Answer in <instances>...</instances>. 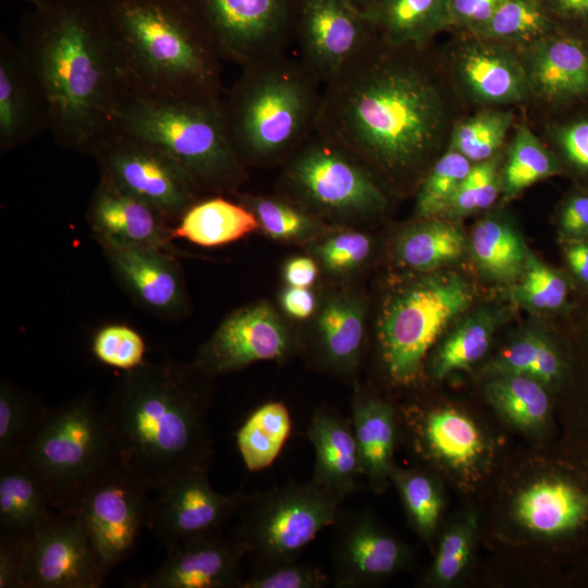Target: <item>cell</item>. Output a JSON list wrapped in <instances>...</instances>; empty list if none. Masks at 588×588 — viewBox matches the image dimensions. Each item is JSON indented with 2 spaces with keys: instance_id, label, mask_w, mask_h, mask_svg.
<instances>
[{
  "instance_id": "f1b7e54d",
  "label": "cell",
  "mask_w": 588,
  "mask_h": 588,
  "mask_svg": "<svg viewBox=\"0 0 588 588\" xmlns=\"http://www.w3.org/2000/svg\"><path fill=\"white\" fill-rule=\"evenodd\" d=\"M258 229L254 212L236 198L207 195L182 215L172 228V236L211 248L236 242Z\"/></svg>"
},
{
  "instance_id": "4316f807",
  "label": "cell",
  "mask_w": 588,
  "mask_h": 588,
  "mask_svg": "<svg viewBox=\"0 0 588 588\" xmlns=\"http://www.w3.org/2000/svg\"><path fill=\"white\" fill-rule=\"evenodd\" d=\"M365 333V310L353 294H339L322 306L316 322V351L321 364L351 377L358 367Z\"/></svg>"
},
{
  "instance_id": "f5cc1de1",
  "label": "cell",
  "mask_w": 588,
  "mask_h": 588,
  "mask_svg": "<svg viewBox=\"0 0 588 588\" xmlns=\"http://www.w3.org/2000/svg\"><path fill=\"white\" fill-rule=\"evenodd\" d=\"M542 338L528 334L504 350L492 364L497 376L524 375L530 376Z\"/></svg>"
},
{
  "instance_id": "ba28073f",
  "label": "cell",
  "mask_w": 588,
  "mask_h": 588,
  "mask_svg": "<svg viewBox=\"0 0 588 588\" xmlns=\"http://www.w3.org/2000/svg\"><path fill=\"white\" fill-rule=\"evenodd\" d=\"M473 291L454 272H428L397 290L379 321V343L385 370L397 384L419 376L425 356L448 324L471 304Z\"/></svg>"
},
{
  "instance_id": "9f6ffc18",
  "label": "cell",
  "mask_w": 588,
  "mask_h": 588,
  "mask_svg": "<svg viewBox=\"0 0 588 588\" xmlns=\"http://www.w3.org/2000/svg\"><path fill=\"white\" fill-rule=\"evenodd\" d=\"M280 303L284 313L297 320L309 318L316 309V296L310 287L287 286Z\"/></svg>"
},
{
  "instance_id": "484cf974",
  "label": "cell",
  "mask_w": 588,
  "mask_h": 588,
  "mask_svg": "<svg viewBox=\"0 0 588 588\" xmlns=\"http://www.w3.org/2000/svg\"><path fill=\"white\" fill-rule=\"evenodd\" d=\"M530 91L549 101L588 96V51L575 37L537 40L526 66Z\"/></svg>"
},
{
  "instance_id": "816d5d0a",
  "label": "cell",
  "mask_w": 588,
  "mask_h": 588,
  "mask_svg": "<svg viewBox=\"0 0 588 588\" xmlns=\"http://www.w3.org/2000/svg\"><path fill=\"white\" fill-rule=\"evenodd\" d=\"M30 539L0 535V588H24Z\"/></svg>"
},
{
  "instance_id": "f907efd6",
  "label": "cell",
  "mask_w": 588,
  "mask_h": 588,
  "mask_svg": "<svg viewBox=\"0 0 588 588\" xmlns=\"http://www.w3.org/2000/svg\"><path fill=\"white\" fill-rule=\"evenodd\" d=\"M329 583V576L320 567L294 561L253 572L242 579L238 588H321Z\"/></svg>"
},
{
  "instance_id": "8992f818",
  "label": "cell",
  "mask_w": 588,
  "mask_h": 588,
  "mask_svg": "<svg viewBox=\"0 0 588 588\" xmlns=\"http://www.w3.org/2000/svg\"><path fill=\"white\" fill-rule=\"evenodd\" d=\"M115 127L168 152L203 195L233 196L247 167L231 140L223 98H185L125 89Z\"/></svg>"
},
{
  "instance_id": "e0dca14e",
  "label": "cell",
  "mask_w": 588,
  "mask_h": 588,
  "mask_svg": "<svg viewBox=\"0 0 588 588\" xmlns=\"http://www.w3.org/2000/svg\"><path fill=\"white\" fill-rule=\"evenodd\" d=\"M117 282L142 309L176 321L189 311L180 257L158 248L95 237Z\"/></svg>"
},
{
  "instance_id": "4fadbf2b",
  "label": "cell",
  "mask_w": 588,
  "mask_h": 588,
  "mask_svg": "<svg viewBox=\"0 0 588 588\" xmlns=\"http://www.w3.org/2000/svg\"><path fill=\"white\" fill-rule=\"evenodd\" d=\"M222 60L241 68L286 53L293 0H185Z\"/></svg>"
},
{
  "instance_id": "db71d44e",
  "label": "cell",
  "mask_w": 588,
  "mask_h": 588,
  "mask_svg": "<svg viewBox=\"0 0 588 588\" xmlns=\"http://www.w3.org/2000/svg\"><path fill=\"white\" fill-rule=\"evenodd\" d=\"M553 136L566 159L588 172V118L556 127Z\"/></svg>"
},
{
  "instance_id": "d590c367",
  "label": "cell",
  "mask_w": 588,
  "mask_h": 588,
  "mask_svg": "<svg viewBox=\"0 0 588 588\" xmlns=\"http://www.w3.org/2000/svg\"><path fill=\"white\" fill-rule=\"evenodd\" d=\"M232 197L254 212L259 229L273 240L302 242L314 238L323 230L318 216L284 195L266 196L237 192Z\"/></svg>"
},
{
  "instance_id": "7bdbcfd3",
  "label": "cell",
  "mask_w": 588,
  "mask_h": 588,
  "mask_svg": "<svg viewBox=\"0 0 588 588\" xmlns=\"http://www.w3.org/2000/svg\"><path fill=\"white\" fill-rule=\"evenodd\" d=\"M513 119L506 111L480 112L456 125L449 147L475 163L491 159L502 146Z\"/></svg>"
},
{
  "instance_id": "b9f144b4",
  "label": "cell",
  "mask_w": 588,
  "mask_h": 588,
  "mask_svg": "<svg viewBox=\"0 0 588 588\" xmlns=\"http://www.w3.org/2000/svg\"><path fill=\"white\" fill-rule=\"evenodd\" d=\"M471 167V161L449 147L419 186L415 204L416 215L420 219L444 216L452 197Z\"/></svg>"
},
{
  "instance_id": "4dcf8cb0",
  "label": "cell",
  "mask_w": 588,
  "mask_h": 588,
  "mask_svg": "<svg viewBox=\"0 0 588 588\" xmlns=\"http://www.w3.org/2000/svg\"><path fill=\"white\" fill-rule=\"evenodd\" d=\"M367 19L391 44L424 46L450 27L449 0H380Z\"/></svg>"
},
{
  "instance_id": "f546056e",
  "label": "cell",
  "mask_w": 588,
  "mask_h": 588,
  "mask_svg": "<svg viewBox=\"0 0 588 588\" xmlns=\"http://www.w3.org/2000/svg\"><path fill=\"white\" fill-rule=\"evenodd\" d=\"M352 424L364 476L370 488L379 492L384 488L394 467L393 408L380 399L357 391L352 402Z\"/></svg>"
},
{
  "instance_id": "6da1fadb",
  "label": "cell",
  "mask_w": 588,
  "mask_h": 588,
  "mask_svg": "<svg viewBox=\"0 0 588 588\" xmlns=\"http://www.w3.org/2000/svg\"><path fill=\"white\" fill-rule=\"evenodd\" d=\"M421 48L391 44L376 32L323 84L315 132L377 179L418 169L443 134V97L419 58Z\"/></svg>"
},
{
  "instance_id": "ab89813d",
  "label": "cell",
  "mask_w": 588,
  "mask_h": 588,
  "mask_svg": "<svg viewBox=\"0 0 588 588\" xmlns=\"http://www.w3.org/2000/svg\"><path fill=\"white\" fill-rule=\"evenodd\" d=\"M550 27L541 0H502L475 36L502 45L519 44L544 37Z\"/></svg>"
},
{
  "instance_id": "44dd1931",
  "label": "cell",
  "mask_w": 588,
  "mask_h": 588,
  "mask_svg": "<svg viewBox=\"0 0 588 588\" xmlns=\"http://www.w3.org/2000/svg\"><path fill=\"white\" fill-rule=\"evenodd\" d=\"M332 548L333 581L358 587L388 577L402 568L407 549L367 514L338 519Z\"/></svg>"
},
{
  "instance_id": "91938a15",
  "label": "cell",
  "mask_w": 588,
  "mask_h": 588,
  "mask_svg": "<svg viewBox=\"0 0 588 588\" xmlns=\"http://www.w3.org/2000/svg\"><path fill=\"white\" fill-rule=\"evenodd\" d=\"M548 2L560 17L575 23H588V0H548Z\"/></svg>"
},
{
  "instance_id": "ee69618b",
  "label": "cell",
  "mask_w": 588,
  "mask_h": 588,
  "mask_svg": "<svg viewBox=\"0 0 588 588\" xmlns=\"http://www.w3.org/2000/svg\"><path fill=\"white\" fill-rule=\"evenodd\" d=\"M390 478L400 491L407 515L424 538H430L437 528L442 499L432 478L417 470L392 468Z\"/></svg>"
},
{
  "instance_id": "2e32d148",
  "label": "cell",
  "mask_w": 588,
  "mask_h": 588,
  "mask_svg": "<svg viewBox=\"0 0 588 588\" xmlns=\"http://www.w3.org/2000/svg\"><path fill=\"white\" fill-rule=\"evenodd\" d=\"M293 348L290 330L278 311L268 302H256L228 315L193 363L215 378L257 362H283Z\"/></svg>"
},
{
  "instance_id": "9a60e30c",
  "label": "cell",
  "mask_w": 588,
  "mask_h": 588,
  "mask_svg": "<svg viewBox=\"0 0 588 588\" xmlns=\"http://www.w3.org/2000/svg\"><path fill=\"white\" fill-rule=\"evenodd\" d=\"M375 34L370 21L348 0H293V39L298 59L322 84Z\"/></svg>"
},
{
  "instance_id": "d6a6232c",
  "label": "cell",
  "mask_w": 588,
  "mask_h": 588,
  "mask_svg": "<svg viewBox=\"0 0 588 588\" xmlns=\"http://www.w3.org/2000/svg\"><path fill=\"white\" fill-rule=\"evenodd\" d=\"M470 248L486 278L513 282L522 277L528 250L507 222L499 218H486L478 222L473 230Z\"/></svg>"
},
{
  "instance_id": "ac0fdd59",
  "label": "cell",
  "mask_w": 588,
  "mask_h": 588,
  "mask_svg": "<svg viewBox=\"0 0 588 588\" xmlns=\"http://www.w3.org/2000/svg\"><path fill=\"white\" fill-rule=\"evenodd\" d=\"M106 577L83 526L70 512H57L30 539L24 588H99Z\"/></svg>"
},
{
  "instance_id": "ffe728a7",
  "label": "cell",
  "mask_w": 588,
  "mask_h": 588,
  "mask_svg": "<svg viewBox=\"0 0 588 588\" xmlns=\"http://www.w3.org/2000/svg\"><path fill=\"white\" fill-rule=\"evenodd\" d=\"M243 549L221 532L195 538L168 550L167 559L150 575L137 580L139 588L240 587Z\"/></svg>"
},
{
  "instance_id": "8fae6325",
  "label": "cell",
  "mask_w": 588,
  "mask_h": 588,
  "mask_svg": "<svg viewBox=\"0 0 588 588\" xmlns=\"http://www.w3.org/2000/svg\"><path fill=\"white\" fill-rule=\"evenodd\" d=\"M148 491L112 462L60 511L78 519L107 576L132 554L147 525Z\"/></svg>"
},
{
  "instance_id": "be15d7a7",
  "label": "cell",
  "mask_w": 588,
  "mask_h": 588,
  "mask_svg": "<svg viewBox=\"0 0 588 588\" xmlns=\"http://www.w3.org/2000/svg\"><path fill=\"white\" fill-rule=\"evenodd\" d=\"M22 1L29 3L32 8H39V7L46 5L52 0H22Z\"/></svg>"
},
{
  "instance_id": "bcb514c9",
  "label": "cell",
  "mask_w": 588,
  "mask_h": 588,
  "mask_svg": "<svg viewBox=\"0 0 588 588\" xmlns=\"http://www.w3.org/2000/svg\"><path fill=\"white\" fill-rule=\"evenodd\" d=\"M91 352L100 363L127 371L145 363L146 344L135 329L110 323L95 333Z\"/></svg>"
},
{
  "instance_id": "d6986e66",
  "label": "cell",
  "mask_w": 588,
  "mask_h": 588,
  "mask_svg": "<svg viewBox=\"0 0 588 588\" xmlns=\"http://www.w3.org/2000/svg\"><path fill=\"white\" fill-rule=\"evenodd\" d=\"M50 130L45 90L17 42L0 33V154Z\"/></svg>"
},
{
  "instance_id": "681fc988",
  "label": "cell",
  "mask_w": 588,
  "mask_h": 588,
  "mask_svg": "<svg viewBox=\"0 0 588 588\" xmlns=\"http://www.w3.org/2000/svg\"><path fill=\"white\" fill-rule=\"evenodd\" d=\"M474 522L467 520L449 530L442 538L428 575L433 584H449L465 567L473 541Z\"/></svg>"
},
{
  "instance_id": "7a4b0ae2",
  "label": "cell",
  "mask_w": 588,
  "mask_h": 588,
  "mask_svg": "<svg viewBox=\"0 0 588 588\" xmlns=\"http://www.w3.org/2000/svg\"><path fill=\"white\" fill-rule=\"evenodd\" d=\"M50 109L56 144L91 156L115 128L125 85L103 0H52L20 21L19 41Z\"/></svg>"
},
{
  "instance_id": "d4e9b609",
  "label": "cell",
  "mask_w": 588,
  "mask_h": 588,
  "mask_svg": "<svg viewBox=\"0 0 588 588\" xmlns=\"http://www.w3.org/2000/svg\"><path fill=\"white\" fill-rule=\"evenodd\" d=\"M307 438L315 450L311 481L345 499L364 476L353 424L336 411L317 408L309 420Z\"/></svg>"
},
{
  "instance_id": "83f0119b",
  "label": "cell",
  "mask_w": 588,
  "mask_h": 588,
  "mask_svg": "<svg viewBox=\"0 0 588 588\" xmlns=\"http://www.w3.org/2000/svg\"><path fill=\"white\" fill-rule=\"evenodd\" d=\"M57 512L46 486L24 462L0 466V535L32 539Z\"/></svg>"
},
{
  "instance_id": "7402d4cb",
  "label": "cell",
  "mask_w": 588,
  "mask_h": 588,
  "mask_svg": "<svg viewBox=\"0 0 588 588\" xmlns=\"http://www.w3.org/2000/svg\"><path fill=\"white\" fill-rule=\"evenodd\" d=\"M86 220L94 237L184 255L173 243L169 218L105 179L99 177L90 195Z\"/></svg>"
},
{
  "instance_id": "11a10c76",
  "label": "cell",
  "mask_w": 588,
  "mask_h": 588,
  "mask_svg": "<svg viewBox=\"0 0 588 588\" xmlns=\"http://www.w3.org/2000/svg\"><path fill=\"white\" fill-rule=\"evenodd\" d=\"M502 0H449L450 26L476 34Z\"/></svg>"
},
{
  "instance_id": "3957f363",
  "label": "cell",
  "mask_w": 588,
  "mask_h": 588,
  "mask_svg": "<svg viewBox=\"0 0 588 588\" xmlns=\"http://www.w3.org/2000/svg\"><path fill=\"white\" fill-rule=\"evenodd\" d=\"M213 378L194 363L145 362L124 371L106 402L113 462L149 491L187 470H208Z\"/></svg>"
},
{
  "instance_id": "5bb4252c",
  "label": "cell",
  "mask_w": 588,
  "mask_h": 588,
  "mask_svg": "<svg viewBox=\"0 0 588 588\" xmlns=\"http://www.w3.org/2000/svg\"><path fill=\"white\" fill-rule=\"evenodd\" d=\"M206 469L176 475L158 489L149 503L147 526L167 550L185 541L221 532L248 494H221L210 485Z\"/></svg>"
},
{
  "instance_id": "7c38bea8",
  "label": "cell",
  "mask_w": 588,
  "mask_h": 588,
  "mask_svg": "<svg viewBox=\"0 0 588 588\" xmlns=\"http://www.w3.org/2000/svg\"><path fill=\"white\" fill-rule=\"evenodd\" d=\"M91 157L99 177L157 209L174 224L205 196L168 152L117 127L99 143Z\"/></svg>"
},
{
  "instance_id": "6125c7cd",
  "label": "cell",
  "mask_w": 588,
  "mask_h": 588,
  "mask_svg": "<svg viewBox=\"0 0 588 588\" xmlns=\"http://www.w3.org/2000/svg\"><path fill=\"white\" fill-rule=\"evenodd\" d=\"M380 0H348V2L366 17Z\"/></svg>"
},
{
  "instance_id": "8d00e7d4",
  "label": "cell",
  "mask_w": 588,
  "mask_h": 588,
  "mask_svg": "<svg viewBox=\"0 0 588 588\" xmlns=\"http://www.w3.org/2000/svg\"><path fill=\"white\" fill-rule=\"evenodd\" d=\"M429 450L443 462L468 465L482 451V438L471 419L454 409L431 412L422 426Z\"/></svg>"
},
{
  "instance_id": "6f0895ef",
  "label": "cell",
  "mask_w": 588,
  "mask_h": 588,
  "mask_svg": "<svg viewBox=\"0 0 588 588\" xmlns=\"http://www.w3.org/2000/svg\"><path fill=\"white\" fill-rule=\"evenodd\" d=\"M318 265L306 256H296L287 260L283 278L289 286L310 287L317 280Z\"/></svg>"
},
{
  "instance_id": "277c9868",
  "label": "cell",
  "mask_w": 588,
  "mask_h": 588,
  "mask_svg": "<svg viewBox=\"0 0 588 588\" xmlns=\"http://www.w3.org/2000/svg\"><path fill=\"white\" fill-rule=\"evenodd\" d=\"M127 90L222 98V59L185 0H103Z\"/></svg>"
},
{
  "instance_id": "603a6c76",
  "label": "cell",
  "mask_w": 588,
  "mask_h": 588,
  "mask_svg": "<svg viewBox=\"0 0 588 588\" xmlns=\"http://www.w3.org/2000/svg\"><path fill=\"white\" fill-rule=\"evenodd\" d=\"M516 516L529 530L552 538H568L588 528V485L571 477L540 480L516 500Z\"/></svg>"
},
{
  "instance_id": "5b68a950",
  "label": "cell",
  "mask_w": 588,
  "mask_h": 588,
  "mask_svg": "<svg viewBox=\"0 0 588 588\" xmlns=\"http://www.w3.org/2000/svg\"><path fill=\"white\" fill-rule=\"evenodd\" d=\"M241 69L223 99L233 146L247 168L283 163L315 133L323 84L287 53Z\"/></svg>"
},
{
  "instance_id": "30bf717a",
  "label": "cell",
  "mask_w": 588,
  "mask_h": 588,
  "mask_svg": "<svg viewBox=\"0 0 588 588\" xmlns=\"http://www.w3.org/2000/svg\"><path fill=\"white\" fill-rule=\"evenodd\" d=\"M281 187L316 216L359 219L381 213L388 197L356 158L316 132L284 162Z\"/></svg>"
},
{
  "instance_id": "cb8c5ba5",
  "label": "cell",
  "mask_w": 588,
  "mask_h": 588,
  "mask_svg": "<svg viewBox=\"0 0 588 588\" xmlns=\"http://www.w3.org/2000/svg\"><path fill=\"white\" fill-rule=\"evenodd\" d=\"M456 71L467 91L485 103L516 102L530 91L526 66L502 44L480 38L465 44Z\"/></svg>"
},
{
  "instance_id": "f35d334b",
  "label": "cell",
  "mask_w": 588,
  "mask_h": 588,
  "mask_svg": "<svg viewBox=\"0 0 588 588\" xmlns=\"http://www.w3.org/2000/svg\"><path fill=\"white\" fill-rule=\"evenodd\" d=\"M488 395L506 418L523 428L542 425L550 412L543 384L529 376H498L488 385Z\"/></svg>"
},
{
  "instance_id": "1f68e13d",
  "label": "cell",
  "mask_w": 588,
  "mask_h": 588,
  "mask_svg": "<svg viewBox=\"0 0 588 588\" xmlns=\"http://www.w3.org/2000/svg\"><path fill=\"white\" fill-rule=\"evenodd\" d=\"M465 249L466 240L461 229L440 217L422 219L408 228L395 248L404 266L424 273L457 260Z\"/></svg>"
},
{
  "instance_id": "52a82bcc",
  "label": "cell",
  "mask_w": 588,
  "mask_h": 588,
  "mask_svg": "<svg viewBox=\"0 0 588 588\" xmlns=\"http://www.w3.org/2000/svg\"><path fill=\"white\" fill-rule=\"evenodd\" d=\"M21 461L44 482L58 512L113 462L105 407L91 392L48 407Z\"/></svg>"
},
{
  "instance_id": "836d02e7",
  "label": "cell",
  "mask_w": 588,
  "mask_h": 588,
  "mask_svg": "<svg viewBox=\"0 0 588 588\" xmlns=\"http://www.w3.org/2000/svg\"><path fill=\"white\" fill-rule=\"evenodd\" d=\"M291 428L284 403L272 401L255 408L236 432V445L246 468L259 471L269 467L283 449Z\"/></svg>"
},
{
  "instance_id": "680465c9",
  "label": "cell",
  "mask_w": 588,
  "mask_h": 588,
  "mask_svg": "<svg viewBox=\"0 0 588 588\" xmlns=\"http://www.w3.org/2000/svg\"><path fill=\"white\" fill-rule=\"evenodd\" d=\"M561 228L571 235L588 231V195L575 196L567 201L561 215Z\"/></svg>"
},
{
  "instance_id": "74e56055",
  "label": "cell",
  "mask_w": 588,
  "mask_h": 588,
  "mask_svg": "<svg viewBox=\"0 0 588 588\" xmlns=\"http://www.w3.org/2000/svg\"><path fill=\"white\" fill-rule=\"evenodd\" d=\"M559 171L554 157L526 125L517 127L501 175L503 199H512L532 184Z\"/></svg>"
},
{
  "instance_id": "60d3db41",
  "label": "cell",
  "mask_w": 588,
  "mask_h": 588,
  "mask_svg": "<svg viewBox=\"0 0 588 588\" xmlns=\"http://www.w3.org/2000/svg\"><path fill=\"white\" fill-rule=\"evenodd\" d=\"M495 321L492 314L483 311L462 322L438 350L431 364V375L442 379L478 362L489 348Z\"/></svg>"
},
{
  "instance_id": "c3c4849f",
  "label": "cell",
  "mask_w": 588,
  "mask_h": 588,
  "mask_svg": "<svg viewBox=\"0 0 588 588\" xmlns=\"http://www.w3.org/2000/svg\"><path fill=\"white\" fill-rule=\"evenodd\" d=\"M371 249L372 241L366 233L344 230L324 238L317 246L316 253L327 271L346 274L362 267Z\"/></svg>"
},
{
  "instance_id": "e575fe53",
  "label": "cell",
  "mask_w": 588,
  "mask_h": 588,
  "mask_svg": "<svg viewBox=\"0 0 588 588\" xmlns=\"http://www.w3.org/2000/svg\"><path fill=\"white\" fill-rule=\"evenodd\" d=\"M47 408L30 393L7 379H1L0 466L21 460Z\"/></svg>"
},
{
  "instance_id": "f6af8a7d",
  "label": "cell",
  "mask_w": 588,
  "mask_h": 588,
  "mask_svg": "<svg viewBox=\"0 0 588 588\" xmlns=\"http://www.w3.org/2000/svg\"><path fill=\"white\" fill-rule=\"evenodd\" d=\"M500 192L498 160L493 157L475 163L456 189L444 216L456 218L487 209L495 201Z\"/></svg>"
},
{
  "instance_id": "94428289",
  "label": "cell",
  "mask_w": 588,
  "mask_h": 588,
  "mask_svg": "<svg viewBox=\"0 0 588 588\" xmlns=\"http://www.w3.org/2000/svg\"><path fill=\"white\" fill-rule=\"evenodd\" d=\"M567 261L574 273L588 283V245L575 244L567 250Z\"/></svg>"
},
{
  "instance_id": "9c48e42d",
  "label": "cell",
  "mask_w": 588,
  "mask_h": 588,
  "mask_svg": "<svg viewBox=\"0 0 588 588\" xmlns=\"http://www.w3.org/2000/svg\"><path fill=\"white\" fill-rule=\"evenodd\" d=\"M343 500L311 480L248 494L232 537L254 562V572L294 562L310 541L338 522Z\"/></svg>"
},
{
  "instance_id": "7dc6e473",
  "label": "cell",
  "mask_w": 588,
  "mask_h": 588,
  "mask_svg": "<svg viewBox=\"0 0 588 588\" xmlns=\"http://www.w3.org/2000/svg\"><path fill=\"white\" fill-rule=\"evenodd\" d=\"M519 279L515 296L520 303L541 310H553L563 305L567 295L566 282L530 252Z\"/></svg>"
}]
</instances>
